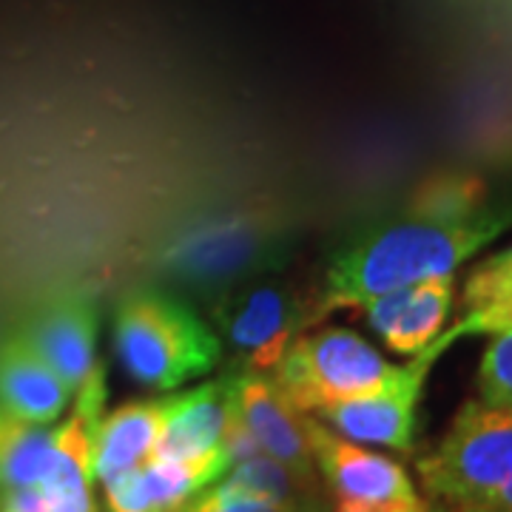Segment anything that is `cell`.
Instances as JSON below:
<instances>
[{
    "label": "cell",
    "instance_id": "10",
    "mask_svg": "<svg viewBox=\"0 0 512 512\" xmlns=\"http://www.w3.org/2000/svg\"><path fill=\"white\" fill-rule=\"evenodd\" d=\"M456 305V274L430 276L370 299L359 311L384 348L399 356H416L433 345Z\"/></svg>",
    "mask_w": 512,
    "mask_h": 512
},
{
    "label": "cell",
    "instance_id": "4",
    "mask_svg": "<svg viewBox=\"0 0 512 512\" xmlns=\"http://www.w3.org/2000/svg\"><path fill=\"white\" fill-rule=\"evenodd\" d=\"M399 365L350 328L299 333L274 367V382L299 413H319L330 404L359 399L379 390Z\"/></svg>",
    "mask_w": 512,
    "mask_h": 512
},
{
    "label": "cell",
    "instance_id": "18",
    "mask_svg": "<svg viewBox=\"0 0 512 512\" xmlns=\"http://www.w3.org/2000/svg\"><path fill=\"white\" fill-rule=\"evenodd\" d=\"M106 487V504L111 512H157L146 493V484L137 470H128L123 476L111 478L103 484Z\"/></svg>",
    "mask_w": 512,
    "mask_h": 512
},
{
    "label": "cell",
    "instance_id": "9",
    "mask_svg": "<svg viewBox=\"0 0 512 512\" xmlns=\"http://www.w3.org/2000/svg\"><path fill=\"white\" fill-rule=\"evenodd\" d=\"M234 399L239 416L265 456L276 458L308 484H322L305 433V413L288 402L274 379L256 370H239L234 373Z\"/></svg>",
    "mask_w": 512,
    "mask_h": 512
},
{
    "label": "cell",
    "instance_id": "11",
    "mask_svg": "<svg viewBox=\"0 0 512 512\" xmlns=\"http://www.w3.org/2000/svg\"><path fill=\"white\" fill-rule=\"evenodd\" d=\"M37 356L60 376L69 393H80L86 384L106 376L97 362V316L86 296H60L35 313L29 328L20 330Z\"/></svg>",
    "mask_w": 512,
    "mask_h": 512
},
{
    "label": "cell",
    "instance_id": "2",
    "mask_svg": "<svg viewBox=\"0 0 512 512\" xmlns=\"http://www.w3.org/2000/svg\"><path fill=\"white\" fill-rule=\"evenodd\" d=\"M416 467L447 512H512V410L467 402Z\"/></svg>",
    "mask_w": 512,
    "mask_h": 512
},
{
    "label": "cell",
    "instance_id": "13",
    "mask_svg": "<svg viewBox=\"0 0 512 512\" xmlns=\"http://www.w3.org/2000/svg\"><path fill=\"white\" fill-rule=\"evenodd\" d=\"M165 399H137L100 416L92 433V478L106 484L128 470L143 467L160 439Z\"/></svg>",
    "mask_w": 512,
    "mask_h": 512
},
{
    "label": "cell",
    "instance_id": "16",
    "mask_svg": "<svg viewBox=\"0 0 512 512\" xmlns=\"http://www.w3.org/2000/svg\"><path fill=\"white\" fill-rule=\"evenodd\" d=\"M478 402L512 410V328L493 336L476 376Z\"/></svg>",
    "mask_w": 512,
    "mask_h": 512
},
{
    "label": "cell",
    "instance_id": "21",
    "mask_svg": "<svg viewBox=\"0 0 512 512\" xmlns=\"http://www.w3.org/2000/svg\"><path fill=\"white\" fill-rule=\"evenodd\" d=\"M427 510H430V507H427Z\"/></svg>",
    "mask_w": 512,
    "mask_h": 512
},
{
    "label": "cell",
    "instance_id": "7",
    "mask_svg": "<svg viewBox=\"0 0 512 512\" xmlns=\"http://www.w3.org/2000/svg\"><path fill=\"white\" fill-rule=\"evenodd\" d=\"M217 336L245 370H274L293 339L308 328V302L279 285H248L217 305Z\"/></svg>",
    "mask_w": 512,
    "mask_h": 512
},
{
    "label": "cell",
    "instance_id": "8",
    "mask_svg": "<svg viewBox=\"0 0 512 512\" xmlns=\"http://www.w3.org/2000/svg\"><path fill=\"white\" fill-rule=\"evenodd\" d=\"M231 413H234V373L177 396H165L163 430L151 456L183 461L200 476L205 487H211L222 473H228L222 439Z\"/></svg>",
    "mask_w": 512,
    "mask_h": 512
},
{
    "label": "cell",
    "instance_id": "12",
    "mask_svg": "<svg viewBox=\"0 0 512 512\" xmlns=\"http://www.w3.org/2000/svg\"><path fill=\"white\" fill-rule=\"evenodd\" d=\"M69 399V387L37 356L23 333H12L0 342V410L23 421L52 424Z\"/></svg>",
    "mask_w": 512,
    "mask_h": 512
},
{
    "label": "cell",
    "instance_id": "19",
    "mask_svg": "<svg viewBox=\"0 0 512 512\" xmlns=\"http://www.w3.org/2000/svg\"><path fill=\"white\" fill-rule=\"evenodd\" d=\"M0 512H55V507L37 487H20L0 493Z\"/></svg>",
    "mask_w": 512,
    "mask_h": 512
},
{
    "label": "cell",
    "instance_id": "20",
    "mask_svg": "<svg viewBox=\"0 0 512 512\" xmlns=\"http://www.w3.org/2000/svg\"><path fill=\"white\" fill-rule=\"evenodd\" d=\"M427 512H447V510H444L441 504H439V507H433V504H430V510H427Z\"/></svg>",
    "mask_w": 512,
    "mask_h": 512
},
{
    "label": "cell",
    "instance_id": "1",
    "mask_svg": "<svg viewBox=\"0 0 512 512\" xmlns=\"http://www.w3.org/2000/svg\"><path fill=\"white\" fill-rule=\"evenodd\" d=\"M512 228V194L473 211H447L413 197L399 217L376 222L330 259L322 291L308 302V328L339 311L430 276H450Z\"/></svg>",
    "mask_w": 512,
    "mask_h": 512
},
{
    "label": "cell",
    "instance_id": "14",
    "mask_svg": "<svg viewBox=\"0 0 512 512\" xmlns=\"http://www.w3.org/2000/svg\"><path fill=\"white\" fill-rule=\"evenodd\" d=\"M512 328V245L476 262L461 282V313L453 339L498 336Z\"/></svg>",
    "mask_w": 512,
    "mask_h": 512
},
{
    "label": "cell",
    "instance_id": "5",
    "mask_svg": "<svg viewBox=\"0 0 512 512\" xmlns=\"http://www.w3.org/2000/svg\"><path fill=\"white\" fill-rule=\"evenodd\" d=\"M305 433L330 512H427L410 473L396 458L373 453L305 413Z\"/></svg>",
    "mask_w": 512,
    "mask_h": 512
},
{
    "label": "cell",
    "instance_id": "6",
    "mask_svg": "<svg viewBox=\"0 0 512 512\" xmlns=\"http://www.w3.org/2000/svg\"><path fill=\"white\" fill-rule=\"evenodd\" d=\"M456 345L450 330H441V336L413 356L410 365H399L387 382L359 399L330 404L316 416L333 427L339 436L359 444H379L387 450L410 453L416 444L419 427V402L424 396V384L430 376V367L436 365L444 350Z\"/></svg>",
    "mask_w": 512,
    "mask_h": 512
},
{
    "label": "cell",
    "instance_id": "17",
    "mask_svg": "<svg viewBox=\"0 0 512 512\" xmlns=\"http://www.w3.org/2000/svg\"><path fill=\"white\" fill-rule=\"evenodd\" d=\"M180 512H308L291 507V504H279L271 498L248 493L242 487H234L228 481L211 484L202 493H197Z\"/></svg>",
    "mask_w": 512,
    "mask_h": 512
},
{
    "label": "cell",
    "instance_id": "3",
    "mask_svg": "<svg viewBox=\"0 0 512 512\" xmlns=\"http://www.w3.org/2000/svg\"><path fill=\"white\" fill-rule=\"evenodd\" d=\"M114 350L128 376L151 390H177L222 362V339L185 302L134 291L114 313Z\"/></svg>",
    "mask_w": 512,
    "mask_h": 512
},
{
    "label": "cell",
    "instance_id": "15",
    "mask_svg": "<svg viewBox=\"0 0 512 512\" xmlns=\"http://www.w3.org/2000/svg\"><path fill=\"white\" fill-rule=\"evenodd\" d=\"M55 430L0 410V493L37 487L55 461Z\"/></svg>",
    "mask_w": 512,
    "mask_h": 512
}]
</instances>
